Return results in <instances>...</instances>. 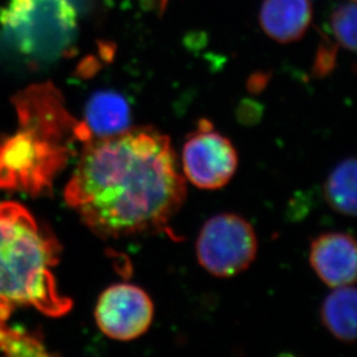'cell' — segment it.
Here are the masks:
<instances>
[{
    "mask_svg": "<svg viewBox=\"0 0 357 357\" xmlns=\"http://www.w3.org/2000/svg\"><path fill=\"white\" fill-rule=\"evenodd\" d=\"M186 193L170 138L142 126L87 140L65 199L93 233L119 239L165 231Z\"/></svg>",
    "mask_w": 357,
    "mask_h": 357,
    "instance_id": "6da1fadb",
    "label": "cell"
},
{
    "mask_svg": "<svg viewBox=\"0 0 357 357\" xmlns=\"http://www.w3.org/2000/svg\"><path fill=\"white\" fill-rule=\"evenodd\" d=\"M14 103L21 128L0 142V188L38 192L61 168L68 140L87 142L91 132L66 112L51 84L24 89Z\"/></svg>",
    "mask_w": 357,
    "mask_h": 357,
    "instance_id": "7a4b0ae2",
    "label": "cell"
},
{
    "mask_svg": "<svg viewBox=\"0 0 357 357\" xmlns=\"http://www.w3.org/2000/svg\"><path fill=\"white\" fill-rule=\"evenodd\" d=\"M58 244L34 216L17 202L0 204V318L12 305H31L51 317L72 307L52 273Z\"/></svg>",
    "mask_w": 357,
    "mask_h": 357,
    "instance_id": "3957f363",
    "label": "cell"
},
{
    "mask_svg": "<svg viewBox=\"0 0 357 357\" xmlns=\"http://www.w3.org/2000/svg\"><path fill=\"white\" fill-rule=\"evenodd\" d=\"M0 26L29 61H52L71 51L78 14L70 0H8L0 10Z\"/></svg>",
    "mask_w": 357,
    "mask_h": 357,
    "instance_id": "277c9868",
    "label": "cell"
},
{
    "mask_svg": "<svg viewBox=\"0 0 357 357\" xmlns=\"http://www.w3.org/2000/svg\"><path fill=\"white\" fill-rule=\"evenodd\" d=\"M202 268L216 278H231L248 270L258 251L253 227L243 216L222 213L202 226L196 244Z\"/></svg>",
    "mask_w": 357,
    "mask_h": 357,
    "instance_id": "5b68a950",
    "label": "cell"
},
{
    "mask_svg": "<svg viewBox=\"0 0 357 357\" xmlns=\"http://www.w3.org/2000/svg\"><path fill=\"white\" fill-rule=\"evenodd\" d=\"M182 167L185 179L198 189H222L236 172L238 154L229 139L202 119L183 146Z\"/></svg>",
    "mask_w": 357,
    "mask_h": 357,
    "instance_id": "8992f818",
    "label": "cell"
},
{
    "mask_svg": "<svg viewBox=\"0 0 357 357\" xmlns=\"http://www.w3.org/2000/svg\"><path fill=\"white\" fill-rule=\"evenodd\" d=\"M154 304L140 287L119 283L101 294L95 307L98 326L114 340L131 341L142 337L152 326Z\"/></svg>",
    "mask_w": 357,
    "mask_h": 357,
    "instance_id": "52a82bcc",
    "label": "cell"
},
{
    "mask_svg": "<svg viewBox=\"0 0 357 357\" xmlns=\"http://www.w3.org/2000/svg\"><path fill=\"white\" fill-rule=\"evenodd\" d=\"M310 264L319 279L331 288L356 282L355 239L344 233H326L311 243Z\"/></svg>",
    "mask_w": 357,
    "mask_h": 357,
    "instance_id": "ba28073f",
    "label": "cell"
},
{
    "mask_svg": "<svg viewBox=\"0 0 357 357\" xmlns=\"http://www.w3.org/2000/svg\"><path fill=\"white\" fill-rule=\"evenodd\" d=\"M265 34L279 43L300 40L312 20L310 0H264L259 15Z\"/></svg>",
    "mask_w": 357,
    "mask_h": 357,
    "instance_id": "9c48e42d",
    "label": "cell"
},
{
    "mask_svg": "<svg viewBox=\"0 0 357 357\" xmlns=\"http://www.w3.org/2000/svg\"><path fill=\"white\" fill-rule=\"evenodd\" d=\"M130 105L117 91H96L88 100L84 124L91 135L100 138L119 135L130 128Z\"/></svg>",
    "mask_w": 357,
    "mask_h": 357,
    "instance_id": "30bf717a",
    "label": "cell"
},
{
    "mask_svg": "<svg viewBox=\"0 0 357 357\" xmlns=\"http://www.w3.org/2000/svg\"><path fill=\"white\" fill-rule=\"evenodd\" d=\"M356 304L354 284L339 287L325 298L320 310L324 326L335 339L346 344L356 340Z\"/></svg>",
    "mask_w": 357,
    "mask_h": 357,
    "instance_id": "8fae6325",
    "label": "cell"
},
{
    "mask_svg": "<svg viewBox=\"0 0 357 357\" xmlns=\"http://www.w3.org/2000/svg\"><path fill=\"white\" fill-rule=\"evenodd\" d=\"M356 160H344L327 177L324 197L334 212L356 216Z\"/></svg>",
    "mask_w": 357,
    "mask_h": 357,
    "instance_id": "7c38bea8",
    "label": "cell"
},
{
    "mask_svg": "<svg viewBox=\"0 0 357 357\" xmlns=\"http://www.w3.org/2000/svg\"><path fill=\"white\" fill-rule=\"evenodd\" d=\"M0 351L13 356H44V346L36 337L7 326L0 319Z\"/></svg>",
    "mask_w": 357,
    "mask_h": 357,
    "instance_id": "4fadbf2b",
    "label": "cell"
},
{
    "mask_svg": "<svg viewBox=\"0 0 357 357\" xmlns=\"http://www.w3.org/2000/svg\"><path fill=\"white\" fill-rule=\"evenodd\" d=\"M356 6L354 3L337 7L331 17V26L337 43L348 50H356Z\"/></svg>",
    "mask_w": 357,
    "mask_h": 357,
    "instance_id": "5bb4252c",
    "label": "cell"
},
{
    "mask_svg": "<svg viewBox=\"0 0 357 357\" xmlns=\"http://www.w3.org/2000/svg\"><path fill=\"white\" fill-rule=\"evenodd\" d=\"M335 61V50H330V47H321L318 54L317 61L314 65V73L325 75L333 68Z\"/></svg>",
    "mask_w": 357,
    "mask_h": 357,
    "instance_id": "9a60e30c",
    "label": "cell"
},
{
    "mask_svg": "<svg viewBox=\"0 0 357 357\" xmlns=\"http://www.w3.org/2000/svg\"><path fill=\"white\" fill-rule=\"evenodd\" d=\"M353 1H354V0H353Z\"/></svg>",
    "mask_w": 357,
    "mask_h": 357,
    "instance_id": "2e32d148",
    "label": "cell"
}]
</instances>
